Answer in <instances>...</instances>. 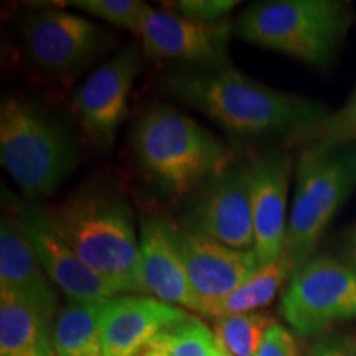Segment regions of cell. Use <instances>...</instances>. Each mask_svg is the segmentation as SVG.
Segmentation results:
<instances>
[{
    "label": "cell",
    "instance_id": "cell-1",
    "mask_svg": "<svg viewBox=\"0 0 356 356\" xmlns=\"http://www.w3.org/2000/svg\"><path fill=\"white\" fill-rule=\"evenodd\" d=\"M162 86L181 104L243 136L291 137L328 115L317 102L266 86L231 65L173 71Z\"/></svg>",
    "mask_w": 356,
    "mask_h": 356
},
{
    "label": "cell",
    "instance_id": "cell-2",
    "mask_svg": "<svg viewBox=\"0 0 356 356\" xmlns=\"http://www.w3.org/2000/svg\"><path fill=\"white\" fill-rule=\"evenodd\" d=\"M42 213L50 228L119 296H145L139 236L122 195L99 185H83L60 202L43 207Z\"/></svg>",
    "mask_w": 356,
    "mask_h": 356
},
{
    "label": "cell",
    "instance_id": "cell-3",
    "mask_svg": "<svg viewBox=\"0 0 356 356\" xmlns=\"http://www.w3.org/2000/svg\"><path fill=\"white\" fill-rule=\"evenodd\" d=\"M134 152L163 193L181 198L231 167L233 154L211 131L172 106H154L134 131Z\"/></svg>",
    "mask_w": 356,
    "mask_h": 356
},
{
    "label": "cell",
    "instance_id": "cell-4",
    "mask_svg": "<svg viewBox=\"0 0 356 356\" xmlns=\"http://www.w3.org/2000/svg\"><path fill=\"white\" fill-rule=\"evenodd\" d=\"M0 159L30 200L51 197L74 170L79 147L68 129L19 97L0 108Z\"/></svg>",
    "mask_w": 356,
    "mask_h": 356
},
{
    "label": "cell",
    "instance_id": "cell-5",
    "mask_svg": "<svg viewBox=\"0 0 356 356\" xmlns=\"http://www.w3.org/2000/svg\"><path fill=\"white\" fill-rule=\"evenodd\" d=\"M348 6L332 0H267L249 6L234 32L249 43L323 65L348 26Z\"/></svg>",
    "mask_w": 356,
    "mask_h": 356
},
{
    "label": "cell",
    "instance_id": "cell-6",
    "mask_svg": "<svg viewBox=\"0 0 356 356\" xmlns=\"http://www.w3.org/2000/svg\"><path fill=\"white\" fill-rule=\"evenodd\" d=\"M356 190V147L314 144L302 152L284 254L296 269L310 261L328 222Z\"/></svg>",
    "mask_w": 356,
    "mask_h": 356
},
{
    "label": "cell",
    "instance_id": "cell-7",
    "mask_svg": "<svg viewBox=\"0 0 356 356\" xmlns=\"http://www.w3.org/2000/svg\"><path fill=\"white\" fill-rule=\"evenodd\" d=\"M280 314L304 337L356 318V273L328 256L307 261L293 270L280 300Z\"/></svg>",
    "mask_w": 356,
    "mask_h": 356
},
{
    "label": "cell",
    "instance_id": "cell-8",
    "mask_svg": "<svg viewBox=\"0 0 356 356\" xmlns=\"http://www.w3.org/2000/svg\"><path fill=\"white\" fill-rule=\"evenodd\" d=\"M181 229L239 251L254 249L249 168L231 165L193 190Z\"/></svg>",
    "mask_w": 356,
    "mask_h": 356
},
{
    "label": "cell",
    "instance_id": "cell-9",
    "mask_svg": "<svg viewBox=\"0 0 356 356\" xmlns=\"http://www.w3.org/2000/svg\"><path fill=\"white\" fill-rule=\"evenodd\" d=\"M22 35L33 63L53 76H65L86 66L106 44L104 30L95 22L63 10L25 17Z\"/></svg>",
    "mask_w": 356,
    "mask_h": 356
},
{
    "label": "cell",
    "instance_id": "cell-10",
    "mask_svg": "<svg viewBox=\"0 0 356 356\" xmlns=\"http://www.w3.org/2000/svg\"><path fill=\"white\" fill-rule=\"evenodd\" d=\"M140 70V50L131 44L101 65L74 92V115L97 147L114 142Z\"/></svg>",
    "mask_w": 356,
    "mask_h": 356
},
{
    "label": "cell",
    "instance_id": "cell-11",
    "mask_svg": "<svg viewBox=\"0 0 356 356\" xmlns=\"http://www.w3.org/2000/svg\"><path fill=\"white\" fill-rule=\"evenodd\" d=\"M233 29L228 19L207 24L150 8L139 37L147 56L180 60L193 68H221L231 65L228 48Z\"/></svg>",
    "mask_w": 356,
    "mask_h": 356
},
{
    "label": "cell",
    "instance_id": "cell-12",
    "mask_svg": "<svg viewBox=\"0 0 356 356\" xmlns=\"http://www.w3.org/2000/svg\"><path fill=\"white\" fill-rule=\"evenodd\" d=\"M180 244L197 304L195 312L208 317L262 267L254 249L239 251L181 228Z\"/></svg>",
    "mask_w": 356,
    "mask_h": 356
},
{
    "label": "cell",
    "instance_id": "cell-13",
    "mask_svg": "<svg viewBox=\"0 0 356 356\" xmlns=\"http://www.w3.org/2000/svg\"><path fill=\"white\" fill-rule=\"evenodd\" d=\"M0 296L38 312L47 322L58 317L55 284L44 273L20 213H7L0 225Z\"/></svg>",
    "mask_w": 356,
    "mask_h": 356
},
{
    "label": "cell",
    "instance_id": "cell-14",
    "mask_svg": "<svg viewBox=\"0 0 356 356\" xmlns=\"http://www.w3.org/2000/svg\"><path fill=\"white\" fill-rule=\"evenodd\" d=\"M140 277L145 293L172 305L197 309L180 244V228L165 215H149L139 231Z\"/></svg>",
    "mask_w": 356,
    "mask_h": 356
},
{
    "label": "cell",
    "instance_id": "cell-15",
    "mask_svg": "<svg viewBox=\"0 0 356 356\" xmlns=\"http://www.w3.org/2000/svg\"><path fill=\"white\" fill-rule=\"evenodd\" d=\"M19 213L44 273L68 300L106 302L119 296L108 280L91 269L50 228L42 208L30 203L19 208Z\"/></svg>",
    "mask_w": 356,
    "mask_h": 356
},
{
    "label": "cell",
    "instance_id": "cell-16",
    "mask_svg": "<svg viewBox=\"0 0 356 356\" xmlns=\"http://www.w3.org/2000/svg\"><path fill=\"white\" fill-rule=\"evenodd\" d=\"M251 208L254 222V251L261 264H270L284 254L287 234V191L292 162L286 154L267 152L251 162Z\"/></svg>",
    "mask_w": 356,
    "mask_h": 356
},
{
    "label": "cell",
    "instance_id": "cell-17",
    "mask_svg": "<svg viewBox=\"0 0 356 356\" xmlns=\"http://www.w3.org/2000/svg\"><path fill=\"white\" fill-rule=\"evenodd\" d=\"M188 315L180 307L145 296H118L102 302L104 356H137L160 332Z\"/></svg>",
    "mask_w": 356,
    "mask_h": 356
},
{
    "label": "cell",
    "instance_id": "cell-18",
    "mask_svg": "<svg viewBox=\"0 0 356 356\" xmlns=\"http://www.w3.org/2000/svg\"><path fill=\"white\" fill-rule=\"evenodd\" d=\"M0 356H55L51 323L8 296H0Z\"/></svg>",
    "mask_w": 356,
    "mask_h": 356
},
{
    "label": "cell",
    "instance_id": "cell-19",
    "mask_svg": "<svg viewBox=\"0 0 356 356\" xmlns=\"http://www.w3.org/2000/svg\"><path fill=\"white\" fill-rule=\"evenodd\" d=\"M101 309L102 302H66L53 325L55 356H104Z\"/></svg>",
    "mask_w": 356,
    "mask_h": 356
},
{
    "label": "cell",
    "instance_id": "cell-20",
    "mask_svg": "<svg viewBox=\"0 0 356 356\" xmlns=\"http://www.w3.org/2000/svg\"><path fill=\"white\" fill-rule=\"evenodd\" d=\"M293 270L296 267L286 256L262 266L251 279H248L238 291H234L213 310L211 317L220 318L236 314H251L269 305Z\"/></svg>",
    "mask_w": 356,
    "mask_h": 356
},
{
    "label": "cell",
    "instance_id": "cell-21",
    "mask_svg": "<svg viewBox=\"0 0 356 356\" xmlns=\"http://www.w3.org/2000/svg\"><path fill=\"white\" fill-rule=\"evenodd\" d=\"M220 351L215 333L188 315L160 332L137 356H218Z\"/></svg>",
    "mask_w": 356,
    "mask_h": 356
},
{
    "label": "cell",
    "instance_id": "cell-22",
    "mask_svg": "<svg viewBox=\"0 0 356 356\" xmlns=\"http://www.w3.org/2000/svg\"><path fill=\"white\" fill-rule=\"evenodd\" d=\"M275 322L264 312L236 314L215 318L218 348L229 356H256L264 340L266 332Z\"/></svg>",
    "mask_w": 356,
    "mask_h": 356
},
{
    "label": "cell",
    "instance_id": "cell-23",
    "mask_svg": "<svg viewBox=\"0 0 356 356\" xmlns=\"http://www.w3.org/2000/svg\"><path fill=\"white\" fill-rule=\"evenodd\" d=\"M293 144H337L348 145L356 142V101H351L345 109L337 114H328L322 121L292 134Z\"/></svg>",
    "mask_w": 356,
    "mask_h": 356
},
{
    "label": "cell",
    "instance_id": "cell-24",
    "mask_svg": "<svg viewBox=\"0 0 356 356\" xmlns=\"http://www.w3.org/2000/svg\"><path fill=\"white\" fill-rule=\"evenodd\" d=\"M68 6L137 35H140L145 15L152 8L140 0H74Z\"/></svg>",
    "mask_w": 356,
    "mask_h": 356
},
{
    "label": "cell",
    "instance_id": "cell-25",
    "mask_svg": "<svg viewBox=\"0 0 356 356\" xmlns=\"http://www.w3.org/2000/svg\"><path fill=\"white\" fill-rule=\"evenodd\" d=\"M238 6V0H178L165 3L168 12L207 24L226 20V15Z\"/></svg>",
    "mask_w": 356,
    "mask_h": 356
},
{
    "label": "cell",
    "instance_id": "cell-26",
    "mask_svg": "<svg viewBox=\"0 0 356 356\" xmlns=\"http://www.w3.org/2000/svg\"><path fill=\"white\" fill-rule=\"evenodd\" d=\"M256 356H300V350L292 333L282 325L274 323L266 332Z\"/></svg>",
    "mask_w": 356,
    "mask_h": 356
},
{
    "label": "cell",
    "instance_id": "cell-27",
    "mask_svg": "<svg viewBox=\"0 0 356 356\" xmlns=\"http://www.w3.org/2000/svg\"><path fill=\"white\" fill-rule=\"evenodd\" d=\"M310 356H356L355 338H335L315 346Z\"/></svg>",
    "mask_w": 356,
    "mask_h": 356
},
{
    "label": "cell",
    "instance_id": "cell-28",
    "mask_svg": "<svg viewBox=\"0 0 356 356\" xmlns=\"http://www.w3.org/2000/svg\"><path fill=\"white\" fill-rule=\"evenodd\" d=\"M348 249H350V257H351V262H353V266H355V273H356V226H355L353 231H351V234H350Z\"/></svg>",
    "mask_w": 356,
    "mask_h": 356
},
{
    "label": "cell",
    "instance_id": "cell-29",
    "mask_svg": "<svg viewBox=\"0 0 356 356\" xmlns=\"http://www.w3.org/2000/svg\"><path fill=\"white\" fill-rule=\"evenodd\" d=\"M218 356H229V355H226L225 351H220V353H218Z\"/></svg>",
    "mask_w": 356,
    "mask_h": 356
},
{
    "label": "cell",
    "instance_id": "cell-30",
    "mask_svg": "<svg viewBox=\"0 0 356 356\" xmlns=\"http://www.w3.org/2000/svg\"><path fill=\"white\" fill-rule=\"evenodd\" d=\"M353 101H356V92H355V99Z\"/></svg>",
    "mask_w": 356,
    "mask_h": 356
}]
</instances>
